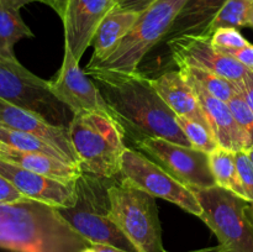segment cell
Instances as JSON below:
<instances>
[{"label":"cell","mask_w":253,"mask_h":252,"mask_svg":"<svg viewBox=\"0 0 253 252\" xmlns=\"http://www.w3.org/2000/svg\"><path fill=\"white\" fill-rule=\"evenodd\" d=\"M247 153H249L250 158H251V161H252V162H253V150H250V151H247Z\"/></svg>","instance_id":"40"},{"label":"cell","mask_w":253,"mask_h":252,"mask_svg":"<svg viewBox=\"0 0 253 252\" xmlns=\"http://www.w3.org/2000/svg\"><path fill=\"white\" fill-rule=\"evenodd\" d=\"M175 120L193 148L210 155L219 147L214 133L202 124L184 118V116H175Z\"/></svg>","instance_id":"26"},{"label":"cell","mask_w":253,"mask_h":252,"mask_svg":"<svg viewBox=\"0 0 253 252\" xmlns=\"http://www.w3.org/2000/svg\"><path fill=\"white\" fill-rule=\"evenodd\" d=\"M188 0H157L142 11L137 21L124 37L115 51L95 66L85 67L84 72L133 73L146 54L161 41H165L173 21Z\"/></svg>","instance_id":"5"},{"label":"cell","mask_w":253,"mask_h":252,"mask_svg":"<svg viewBox=\"0 0 253 252\" xmlns=\"http://www.w3.org/2000/svg\"><path fill=\"white\" fill-rule=\"evenodd\" d=\"M0 99L37 114L51 124L68 127L73 113L49 88V81L40 78L15 58L0 56Z\"/></svg>","instance_id":"8"},{"label":"cell","mask_w":253,"mask_h":252,"mask_svg":"<svg viewBox=\"0 0 253 252\" xmlns=\"http://www.w3.org/2000/svg\"><path fill=\"white\" fill-rule=\"evenodd\" d=\"M209 158L210 168H211L216 185L231 190L235 194L246 199V194H245L239 170H237L235 152L226 148L217 147L214 152L210 153Z\"/></svg>","instance_id":"22"},{"label":"cell","mask_w":253,"mask_h":252,"mask_svg":"<svg viewBox=\"0 0 253 252\" xmlns=\"http://www.w3.org/2000/svg\"><path fill=\"white\" fill-rule=\"evenodd\" d=\"M211 44L219 52L227 49H237L249 46L250 43L237 29L234 27H220L211 34Z\"/></svg>","instance_id":"28"},{"label":"cell","mask_w":253,"mask_h":252,"mask_svg":"<svg viewBox=\"0 0 253 252\" xmlns=\"http://www.w3.org/2000/svg\"><path fill=\"white\" fill-rule=\"evenodd\" d=\"M179 71L197 81L204 89H207L211 95L220 100L229 103L237 93H240L239 83H232L217 74L209 71L195 68V67H179Z\"/></svg>","instance_id":"23"},{"label":"cell","mask_w":253,"mask_h":252,"mask_svg":"<svg viewBox=\"0 0 253 252\" xmlns=\"http://www.w3.org/2000/svg\"><path fill=\"white\" fill-rule=\"evenodd\" d=\"M235 160L246 199L253 203V162L246 151L235 152Z\"/></svg>","instance_id":"29"},{"label":"cell","mask_w":253,"mask_h":252,"mask_svg":"<svg viewBox=\"0 0 253 252\" xmlns=\"http://www.w3.org/2000/svg\"><path fill=\"white\" fill-rule=\"evenodd\" d=\"M135 145L138 151L189 189L216 185L210 168L209 153L160 137L143 138Z\"/></svg>","instance_id":"10"},{"label":"cell","mask_w":253,"mask_h":252,"mask_svg":"<svg viewBox=\"0 0 253 252\" xmlns=\"http://www.w3.org/2000/svg\"><path fill=\"white\" fill-rule=\"evenodd\" d=\"M0 143L20 151L46 153V155L53 156V157H57L67 162L66 158L56 148L47 145L46 142L37 138L36 136H32L30 133L22 132V131L15 130V128L11 127H6V126L1 125V124H0Z\"/></svg>","instance_id":"24"},{"label":"cell","mask_w":253,"mask_h":252,"mask_svg":"<svg viewBox=\"0 0 253 252\" xmlns=\"http://www.w3.org/2000/svg\"><path fill=\"white\" fill-rule=\"evenodd\" d=\"M111 1H113V2H114V4H115V2H116V1H118V0H111Z\"/></svg>","instance_id":"41"},{"label":"cell","mask_w":253,"mask_h":252,"mask_svg":"<svg viewBox=\"0 0 253 252\" xmlns=\"http://www.w3.org/2000/svg\"><path fill=\"white\" fill-rule=\"evenodd\" d=\"M190 190L202 207L200 219L217 237L222 252H253V227L245 211L249 200L219 185Z\"/></svg>","instance_id":"7"},{"label":"cell","mask_w":253,"mask_h":252,"mask_svg":"<svg viewBox=\"0 0 253 252\" xmlns=\"http://www.w3.org/2000/svg\"><path fill=\"white\" fill-rule=\"evenodd\" d=\"M83 252H127V251L119 249V247L110 246V245L90 244L88 247H85V249L83 250Z\"/></svg>","instance_id":"34"},{"label":"cell","mask_w":253,"mask_h":252,"mask_svg":"<svg viewBox=\"0 0 253 252\" xmlns=\"http://www.w3.org/2000/svg\"><path fill=\"white\" fill-rule=\"evenodd\" d=\"M47 5H49L56 11V14L61 19H63L64 11H66L67 0H47Z\"/></svg>","instance_id":"36"},{"label":"cell","mask_w":253,"mask_h":252,"mask_svg":"<svg viewBox=\"0 0 253 252\" xmlns=\"http://www.w3.org/2000/svg\"><path fill=\"white\" fill-rule=\"evenodd\" d=\"M0 124L6 127L36 136L56 148L71 165L78 166V157L71 141L68 127L51 124L37 114L0 99Z\"/></svg>","instance_id":"14"},{"label":"cell","mask_w":253,"mask_h":252,"mask_svg":"<svg viewBox=\"0 0 253 252\" xmlns=\"http://www.w3.org/2000/svg\"><path fill=\"white\" fill-rule=\"evenodd\" d=\"M110 219L135 246L137 252H163L156 198L121 177L109 187Z\"/></svg>","instance_id":"6"},{"label":"cell","mask_w":253,"mask_h":252,"mask_svg":"<svg viewBox=\"0 0 253 252\" xmlns=\"http://www.w3.org/2000/svg\"><path fill=\"white\" fill-rule=\"evenodd\" d=\"M49 88L54 96L68 106L73 114L94 111L115 119L110 106L104 100L94 82L79 67V61L67 43H64L62 67L56 78L49 81Z\"/></svg>","instance_id":"11"},{"label":"cell","mask_w":253,"mask_h":252,"mask_svg":"<svg viewBox=\"0 0 253 252\" xmlns=\"http://www.w3.org/2000/svg\"><path fill=\"white\" fill-rule=\"evenodd\" d=\"M182 74L185 81L192 86L193 91H194L195 96L209 121V125L217 143H219V147L226 148L232 152L247 151L246 135L232 115L229 104L215 98L189 76L184 74L183 72Z\"/></svg>","instance_id":"16"},{"label":"cell","mask_w":253,"mask_h":252,"mask_svg":"<svg viewBox=\"0 0 253 252\" xmlns=\"http://www.w3.org/2000/svg\"><path fill=\"white\" fill-rule=\"evenodd\" d=\"M163 252H167V251H163Z\"/></svg>","instance_id":"42"},{"label":"cell","mask_w":253,"mask_h":252,"mask_svg":"<svg viewBox=\"0 0 253 252\" xmlns=\"http://www.w3.org/2000/svg\"><path fill=\"white\" fill-rule=\"evenodd\" d=\"M221 53L232 57L237 62H240L242 66L246 67L249 71L253 72V44H249V46L237 49H227Z\"/></svg>","instance_id":"30"},{"label":"cell","mask_w":253,"mask_h":252,"mask_svg":"<svg viewBox=\"0 0 253 252\" xmlns=\"http://www.w3.org/2000/svg\"><path fill=\"white\" fill-rule=\"evenodd\" d=\"M253 5V0H227L217 16L210 26V36L212 32L220 27H240L247 26V16Z\"/></svg>","instance_id":"25"},{"label":"cell","mask_w":253,"mask_h":252,"mask_svg":"<svg viewBox=\"0 0 253 252\" xmlns=\"http://www.w3.org/2000/svg\"><path fill=\"white\" fill-rule=\"evenodd\" d=\"M0 160L67 184H74L82 174L78 166L67 163L53 156L20 151L2 143H0Z\"/></svg>","instance_id":"18"},{"label":"cell","mask_w":253,"mask_h":252,"mask_svg":"<svg viewBox=\"0 0 253 252\" xmlns=\"http://www.w3.org/2000/svg\"><path fill=\"white\" fill-rule=\"evenodd\" d=\"M108 103L114 116L133 142L160 137L190 146L175 120V114L165 103L152 84L138 71L133 73L86 72ZM192 147V146H190Z\"/></svg>","instance_id":"1"},{"label":"cell","mask_w":253,"mask_h":252,"mask_svg":"<svg viewBox=\"0 0 253 252\" xmlns=\"http://www.w3.org/2000/svg\"><path fill=\"white\" fill-rule=\"evenodd\" d=\"M0 1L16 10H20L25 5L31 4V2H43V4H47V0H0Z\"/></svg>","instance_id":"35"},{"label":"cell","mask_w":253,"mask_h":252,"mask_svg":"<svg viewBox=\"0 0 253 252\" xmlns=\"http://www.w3.org/2000/svg\"><path fill=\"white\" fill-rule=\"evenodd\" d=\"M247 26L252 27V29H253V5H252L251 10H250V12H249V16H247Z\"/></svg>","instance_id":"39"},{"label":"cell","mask_w":253,"mask_h":252,"mask_svg":"<svg viewBox=\"0 0 253 252\" xmlns=\"http://www.w3.org/2000/svg\"><path fill=\"white\" fill-rule=\"evenodd\" d=\"M157 0H118L115 2V6L121 10H127V11H133L141 14L145 11L147 7H150L153 2Z\"/></svg>","instance_id":"32"},{"label":"cell","mask_w":253,"mask_h":252,"mask_svg":"<svg viewBox=\"0 0 253 252\" xmlns=\"http://www.w3.org/2000/svg\"><path fill=\"white\" fill-rule=\"evenodd\" d=\"M189 252H222L221 247L217 245V246L209 247V249H202V250H195V251H189Z\"/></svg>","instance_id":"38"},{"label":"cell","mask_w":253,"mask_h":252,"mask_svg":"<svg viewBox=\"0 0 253 252\" xmlns=\"http://www.w3.org/2000/svg\"><path fill=\"white\" fill-rule=\"evenodd\" d=\"M120 177L145 190L200 217L203 210L192 190L178 182L167 170L135 148H126L121 158Z\"/></svg>","instance_id":"9"},{"label":"cell","mask_w":253,"mask_h":252,"mask_svg":"<svg viewBox=\"0 0 253 252\" xmlns=\"http://www.w3.org/2000/svg\"><path fill=\"white\" fill-rule=\"evenodd\" d=\"M90 242L56 207L25 199L0 203V249L11 252H83Z\"/></svg>","instance_id":"2"},{"label":"cell","mask_w":253,"mask_h":252,"mask_svg":"<svg viewBox=\"0 0 253 252\" xmlns=\"http://www.w3.org/2000/svg\"><path fill=\"white\" fill-rule=\"evenodd\" d=\"M21 194L6 178L0 174V203H12L25 199Z\"/></svg>","instance_id":"31"},{"label":"cell","mask_w":253,"mask_h":252,"mask_svg":"<svg viewBox=\"0 0 253 252\" xmlns=\"http://www.w3.org/2000/svg\"><path fill=\"white\" fill-rule=\"evenodd\" d=\"M211 36L184 35L167 41L172 59L178 67H195L217 74L232 83H241L249 69L211 44Z\"/></svg>","instance_id":"12"},{"label":"cell","mask_w":253,"mask_h":252,"mask_svg":"<svg viewBox=\"0 0 253 252\" xmlns=\"http://www.w3.org/2000/svg\"><path fill=\"white\" fill-rule=\"evenodd\" d=\"M239 85L242 95L245 96L246 101L249 103L250 108H251L253 111V72L250 71L249 73L245 76V78L242 79L241 83H239Z\"/></svg>","instance_id":"33"},{"label":"cell","mask_w":253,"mask_h":252,"mask_svg":"<svg viewBox=\"0 0 253 252\" xmlns=\"http://www.w3.org/2000/svg\"><path fill=\"white\" fill-rule=\"evenodd\" d=\"M245 211H246V216L247 219H249L250 224H251L253 227V203H249V205L246 207V210H245Z\"/></svg>","instance_id":"37"},{"label":"cell","mask_w":253,"mask_h":252,"mask_svg":"<svg viewBox=\"0 0 253 252\" xmlns=\"http://www.w3.org/2000/svg\"><path fill=\"white\" fill-rule=\"evenodd\" d=\"M69 136L82 173L103 178L120 177L121 158L127 146L125 131L111 116L94 111L73 114Z\"/></svg>","instance_id":"3"},{"label":"cell","mask_w":253,"mask_h":252,"mask_svg":"<svg viewBox=\"0 0 253 252\" xmlns=\"http://www.w3.org/2000/svg\"><path fill=\"white\" fill-rule=\"evenodd\" d=\"M114 6L111 0H67L62 19L64 43L68 44L78 61L91 46L96 29Z\"/></svg>","instance_id":"13"},{"label":"cell","mask_w":253,"mask_h":252,"mask_svg":"<svg viewBox=\"0 0 253 252\" xmlns=\"http://www.w3.org/2000/svg\"><path fill=\"white\" fill-rule=\"evenodd\" d=\"M0 174L30 199L56 208H71L76 204V183L67 184L2 160H0Z\"/></svg>","instance_id":"15"},{"label":"cell","mask_w":253,"mask_h":252,"mask_svg":"<svg viewBox=\"0 0 253 252\" xmlns=\"http://www.w3.org/2000/svg\"><path fill=\"white\" fill-rule=\"evenodd\" d=\"M114 180L115 178L82 173L76 182V204L71 208H57V210L90 244L110 245L127 252H137L130 240L110 219L108 190Z\"/></svg>","instance_id":"4"},{"label":"cell","mask_w":253,"mask_h":252,"mask_svg":"<svg viewBox=\"0 0 253 252\" xmlns=\"http://www.w3.org/2000/svg\"><path fill=\"white\" fill-rule=\"evenodd\" d=\"M152 84L161 98L165 100V103L169 106L170 110L175 115L184 116L190 120L197 121L212 132L209 121L192 86L185 81L179 69L166 72L162 76L152 79Z\"/></svg>","instance_id":"17"},{"label":"cell","mask_w":253,"mask_h":252,"mask_svg":"<svg viewBox=\"0 0 253 252\" xmlns=\"http://www.w3.org/2000/svg\"><path fill=\"white\" fill-rule=\"evenodd\" d=\"M227 0H188L173 21L165 41L184 36H210V26Z\"/></svg>","instance_id":"20"},{"label":"cell","mask_w":253,"mask_h":252,"mask_svg":"<svg viewBox=\"0 0 253 252\" xmlns=\"http://www.w3.org/2000/svg\"><path fill=\"white\" fill-rule=\"evenodd\" d=\"M31 37H34V34L22 20L20 10L0 1V56L15 58V44L20 40Z\"/></svg>","instance_id":"21"},{"label":"cell","mask_w":253,"mask_h":252,"mask_svg":"<svg viewBox=\"0 0 253 252\" xmlns=\"http://www.w3.org/2000/svg\"><path fill=\"white\" fill-rule=\"evenodd\" d=\"M138 16V12L121 10L114 6L96 29L91 41V46L94 48L93 56L85 67L95 66L99 62L108 58L120 44L124 37L130 32Z\"/></svg>","instance_id":"19"},{"label":"cell","mask_w":253,"mask_h":252,"mask_svg":"<svg viewBox=\"0 0 253 252\" xmlns=\"http://www.w3.org/2000/svg\"><path fill=\"white\" fill-rule=\"evenodd\" d=\"M230 110L247 138V151L253 150V111L241 90L229 101ZM246 151V152H247Z\"/></svg>","instance_id":"27"}]
</instances>
